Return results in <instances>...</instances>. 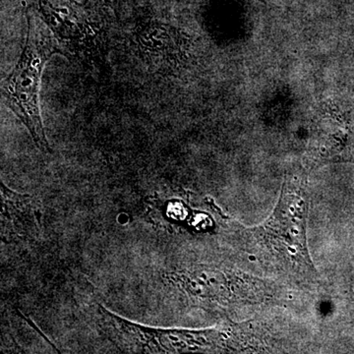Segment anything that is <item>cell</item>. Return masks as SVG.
Returning a JSON list of instances; mask_svg holds the SVG:
<instances>
[{"mask_svg": "<svg viewBox=\"0 0 354 354\" xmlns=\"http://www.w3.org/2000/svg\"><path fill=\"white\" fill-rule=\"evenodd\" d=\"M27 18L24 48L17 64L1 86L2 102L31 134L41 152L50 153L39 106L41 76L46 64L62 51L50 30L38 19Z\"/></svg>", "mask_w": 354, "mask_h": 354, "instance_id": "6da1fadb", "label": "cell"}, {"mask_svg": "<svg viewBox=\"0 0 354 354\" xmlns=\"http://www.w3.org/2000/svg\"><path fill=\"white\" fill-rule=\"evenodd\" d=\"M308 199L304 193L283 186L272 216L258 228V239L286 269L301 276L316 274L306 241Z\"/></svg>", "mask_w": 354, "mask_h": 354, "instance_id": "7a4b0ae2", "label": "cell"}, {"mask_svg": "<svg viewBox=\"0 0 354 354\" xmlns=\"http://www.w3.org/2000/svg\"><path fill=\"white\" fill-rule=\"evenodd\" d=\"M26 15L50 30L62 55L88 62L99 48L100 27L87 7L77 0H19Z\"/></svg>", "mask_w": 354, "mask_h": 354, "instance_id": "3957f363", "label": "cell"}, {"mask_svg": "<svg viewBox=\"0 0 354 354\" xmlns=\"http://www.w3.org/2000/svg\"><path fill=\"white\" fill-rule=\"evenodd\" d=\"M102 1L104 2V4L108 6H113V0H102Z\"/></svg>", "mask_w": 354, "mask_h": 354, "instance_id": "277c9868", "label": "cell"}]
</instances>
